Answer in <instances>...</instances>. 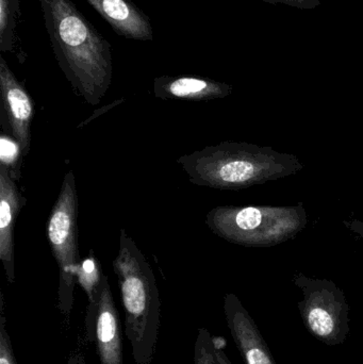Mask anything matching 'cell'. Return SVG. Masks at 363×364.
Returning a JSON list of instances; mask_svg holds the SVG:
<instances>
[{"label": "cell", "instance_id": "cell-1", "mask_svg": "<svg viewBox=\"0 0 363 364\" xmlns=\"http://www.w3.org/2000/svg\"><path fill=\"white\" fill-rule=\"evenodd\" d=\"M53 55L77 95L97 106L111 85L112 46L72 0H38Z\"/></svg>", "mask_w": 363, "mask_h": 364}, {"label": "cell", "instance_id": "cell-2", "mask_svg": "<svg viewBox=\"0 0 363 364\" xmlns=\"http://www.w3.org/2000/svg\"><path fill=\"white\" fill-rule=\"evenodd\" d=\"M195 186L240 191L293 176L304 168L292 154L246 142L224 141L177 160Z\"/></svg>", "mask_w": 363, "mask_h": 364}, {"label": "cell", "instance_id": "cell-13", "mask_svg": "<svg viewBox=\"0 0 363 364\" xmlns=\"http://www.w3.org/2000/svg\"><path fill=\"white\" fill-rule=\"evenodd\" d=\"M21 0H0V50L16 53L21 46L18 26L21 23Z\"/></svg>", "mask_w": 363, "mask_h": 364}, {"label": "cell", "instance_id": "cell-12", "mask_svg": "<svg viewBox=\"0 0 363 364\" xmlns=\"http://www.w3.org/2000/svg\"><path fill=\"white\" fill-rule=\"evenodd\" d=\"M234 87L225 82L207 77L179 75L161 76L153 79V95L162 100H188L208 102L226 98Z\"/></svg>", "mask_w": 363, "mask_h": 364}, {"label": "cell", "instance_id": "cell-10", "mask_svg": "<svg viewBox=\"0 0 363 364\" xmlns=\"http://www.w3.org/2000/svg\"><path fill=\"white\" fill-rule=\"evenodd\" d=\"M27 199L8 171L0 166V260L9 284L15 282L14 228Z\"/></svg>", "mask_w": 363, "mask_h": 364}, {"label": "cell", "instance_id": "cell-11", "mask_svg": "<svg viewBox=\"0 0 363 364\" xmlns=\"http://www.w3.org/2000/svg\"><path fill=\"white\" fill-rule=\"evenodd\" d=\"M117 36L127 40L153 42V27L149 17L131 0H85Z\"/></svg>", "mask_w": 363, "mask_h": 364}, {"label": "cell", "instance_id": "cell-16", "mask_svg": "<svg viewBox=\"0 0 363 364\" xmlns=\"http://www.w3.org/2000/svg\"><path fill=\"white\" fill-rule=\"evenodd\" d=\"M102 275L104 274L100 271L99 263L96 259L93 250H91L89 256L81 260L80 267L78 269V277H77L78 284L87 293V299L93 296L94 291L99 284Z\"/></svg>", "mask_w": 363, "mask_h": 364}, {"label": "cell", "instance_id": "cell-4", "mask_svg": "<svg viewBox=\"0 0 363 364\" xmlns=\"http://www.w3.org/2000/svg\"><path fill=\"white\" fill-rule=\"evenodd\" d=\"M308 218L304 203L296 205H220L206 215L217 237L245 247H273L298 237Z\"/></svg>", "mask_w": 363, "mask_h": 364}, {"label": "cell", "instance_id": "cell-15", "mask_svg": "<svg viewBox=\"0 0 363 364\" xmlns=\"http://www.w3.org/2000/svg\"><path fill=\"white\" fill-rule=\"evenodd\" d=\"M25 157L21 143L8 132H2L0 136V166L8 171L15 182L21 181V164Z\"/></svg>", "mask_w": 363, "mask_h": 364}, {"label": "cell", "instance_id": "cell-6", "mask_svg": "<svg viewBox=\"0 0 363 364\" xmlns=\"http://www.w3.org/2000/svg\"><path fill=\"white\" fill-rule=\"evenodd\" d=\"M293 284L302 292L298 306L308 333L325 346L345 343L350 333V305L345 292L332 280L302 273L294 275Z\"/></svg>", "mask_w": 363, "mask_h": 364}, {"label": "cell", "instance_id": "cell-17", "mask_svg": "<svg viewBox=\"0 0 363 364\" xmlns=\"http://www.w3.org/2000/svg\"><path fill=\"white\" fill-rule=\"evenodd\" d=\"M0 364H18L13 352L12 342L6 329L4 299H0Z\"/></svg>", "mask_w": 363, "mask_h": 364}, {"label": "cell", "instance_id": "cell-5", "mask_svg": "<svg viewBox=\"0 0 363 364\" xmlns=\"http://www.w3.org/2000/svg\"><path fill=\"white\" fill-rule=\"evenodd\" d=\"M51 252L59 267L58 308L68 316L74 306V292L78 284L81 259L78 246V194L74 172L68 171L62 182L57 201L49 214L46 226Z\"/></svg>", "mask_w": 363, "mask_h": 364}, {"label": "cell", "instance_id": "cell-3", "mask_svg": "<svg viewBox=\"0 0 363 364\" xmlns=\"http://www.w3.org/2000/svg\"><path fill=\"white\" fill-rule=\"evenodd\" d=\"M125 314V335L136 364H151L161 326V301L155 274L125 229L119 231V254L112 262Z\"/></svg>", "mask_w": 363, "mask_h": 364}, {"label": "cell", "instance_id": "cell-7", "mask_svg": "<svg viewBox=\"0 0 363 364\" xmlns=\"http://www.w3.org/2000/svg\"><path fill=\"white\" fill-rule=\"evenodd\" d=\"M87 301L85 333L95 346L100 364H124L121 323L108 276L102 275L93 296Z\"/></svg>", "mask_w": 363, "mask_h": 364}, {"label": "cell", "instance_id": "cell-14", "mask_svg": "<svg viewBox=\"0 0 363 364\" xmlns=\"http://www.w3.org/2000/svg\"><path fill=\"white\" fill-rule=\"evenodd\" d=\"M225 339L208 329H198L194 346V364H232L225 353Z\"/></svg>", "mask_w": 363, "mask_h": 364}, {"label": "cell", "instance_id": "cell-19", "mask_svg": "<svg viewBox=\"0 0 363 364\" xmlns=\"http://www.w3.org/2000/svg\"><path fill=\"white\" fill-rule=\"evenodd\" d=\"M345 226L347 227L352 232L357 235L363 241V220L353 218V220H347L343 222Z\"/></svg>", "mask_w": 363, "mask_h": 364}, {"label": "cell", "instance_id": "cell-8", "mask_svg": "<svg viewBox=\"0 0 363 364\" xmlns=\"http://www.w3.org/2000/svg\"><path fill=\"white\" fill-rule=\"evenodd\" d=\"M0 94L2 129L21 143L26 157L31 144V124L36 108L29 92L13 74L4 57H0Z\"/></svg>", "mask_w": 363, "mask_h": 364}, {"label": "cell", "instance_id": "cell-9", "mask_svg": "<svg viewBox=\"0 0 363 364\" xmlns=\"http://www.w3.org/2000/svg\"><path fill=\"white\" fill-rule=\"evenodd\" d=\"M224 314L230 335L246 364H278L251 314L234 293L224 296Z\"/></svg>", "mask_w": 363, "mask_h": 364}, {"label": "cell", "instance_id": "cell-18", "mask_svg": "<svg viewBox=\"0 0 363 364\" xmlns=\"http://www.w3.org/2000/svg\"><path fill=\"white\" fill-rule=\"evenodd\" d=\"M261 1L273 4H283L292 8L306 9V10H311L321 6L320 0H261Z\"/></svg>", "mask_w": 363, "mask_h": 364}]
</instances>
